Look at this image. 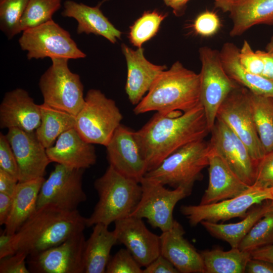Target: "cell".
<instances>
[{
  "label": "cell",
  "mask_w": 273,
  "mask_h": 273,
  "mask_svg": "<svg viewBox=\"0 0 273 273\" xmlns=\"http://www.w3.org/2000/svg\"><path fill=\"white\" fill-rule=\"evenodd\" d=\"M270 189L273 196V187L270 188ZM270 210H273V198L271 200H270Z\"/></svg>",
  "instance_id": "db71d44e"
},
{
  "label": "cell",
  "mask_w": 273,
  "mask_h": 273,
  "mask_svg": "<svg viewBox=\"0 0 273 273\" xmlns=\"http://www.w3.org/2000/svg\"><path fill=\"white\" fill-rule=\"evenodd\" d=\"M269 210L270 200L254 207L248 211L245 218L238 222L225 224L202 221L200 224L212 236L228 243L231 248H238L240 243L251 229Z\"/></svg>",
  "instance_id": "f1b7e54d"
},
{
  "label": "cell",
  "mask_w": 273,
  "mask_h": 273,
  "mask_svg": "<svg viewBox=\"0 0 273 273\" xmlns=\"http://www.w3.org/2000/svg\"><path fill=\"white\" fill-rule=\"evenodd\" d=\"M108 1V0H103V1L99 4V5H101L102 4H103L104 2H106V1ZM163 1H164V0H163Z\"/></svg>",
  "instance_id": "11a10c76"
},
{
  "label": "cell",
  "mask_w": 273,
  "mask_h": 273,
  "mask_svg": "<svg viewBox=\"0 0 273 273\" xmlns=\"http://www.w3.org/2000/svg\"><path fill=\"white\" fill-rule=\"evenodd\" d=\"M118 242L123 244L142 267L160 254V236L151 232L143 219L129 215L114 222Z\"/></svg>",
  "instance_id": "ac0fdd59"
},
{
  "label": "cell",
  "mask_w": 273,
  "mask_h": 273,
  "mask_svg": "<svg viewBox=\"0 0 273 273\" xmlns=\"http://www.w3.org/2000/svg\"><path fill=\"white\" fill-rule=\"evenodd\" d=\"M273 244V210L268 211L251 229L240 243L238 248L251 251Z\"/></svg>",
  "instance_id": "e575fe53"
},
{
  "label": "cell",
  "mask_w": 273,
  "mask_h": 273,
  "mask_svg": "<svg viewBox=\"0 0 273 273\" xmlns=\"http://www.w3.org/2000/svg\"><path fill=\"white\" fill-rule=\"evenodd\" d=\"M185 231L179 222L174 220L172 228L162 232L160 254L168 259L181 273H205L203 261L200 252L184 237Z\"/></svg>",
  "instance_id": "44dd1931"
},
{
  "label": "cell",
  "mask_w": 273,
  "mask_h": 273,
  "mask_svg": "<svg viewBox=\"0 0 273 273\" xmlns=\"http://www.w3.org/2000/svg\"><path fill=\"white\" fill-rule=\"evenodd\" d=\"M27 256L23 253H16L0 259V273H29L27 265Z\"/></svg>",
  "instance_id": "b9f144b4"
},
{
  "label": "cell",
  "mask_w": 273,
  "mask_h": 273,
  "mask_svg": "<svg viewBox=\"0 0 273 273\" xmlns=\"http://www.w3.org/2000/svg\"><path fill=\"white\" fill-rule=\"evenodd\" d=\"M272 198L270 188L251 186L236 197L208 204L182 205L180 211L195 226L202 221L217 223L236 217L244 218L252 206Z\"/></svg>",
  "instance_id": "7c38bea8"
},
{
  "label": "cell",
  "mask_w": 273,
  "mask_h": 273,
  "mask_svg": "<svg viewBox=\"0 0 273 273\" xmlns=\"http://www.w3.org/2000/svg\"><path fill=\"white\" fill-rule=\"evenodd\" d=\"M0 169L18 180V165L9 142L6 135L0 133Z\"/></svg>",
  "instance_id": "60d3db41"
},
{
  "label": "cell",
  "mask_w": 273,
  "mask_h": 273,
  "mask_svg": "<svg viewBox=\"0 0 273 273\" xmlns=\"http://www.w3.org/2000/svg\"><path fill=\"white\" fill-rule=\"evenodd\" d=\"M189 0H164V3L168 7H170L175 15L181 14Z\"/></svg>",
  "instance_id": "f907efd6"
},
{
  "label": "cell",
  "mask_w": 273,
  "mask_h": 273,
  "mask_svg": "<svg viewBox=\"0 0 273 273\" xmlns=\"http://www.w3.org/2000/svg\"><path fill=\"white\" fill-rule=\"evenodd\" d=\"M208 174V187L200 204H211L236 197L251 187L241 180L220 157L211 151Z\"/></svg>",
  "instance_id": "603a6c76"
},
{
  "label": "cell",
  "mask_w": 273,
  "mask_h": 273,
  "mask_svg": "<svg viewBox=\"0 0 273 273\" xmlns=\"http://www.w3.org/2000/svg\"><path fill=\"white\" fill-rule=\"evenodd\" d=\"M18 183L17 179L0 169V193L13 197Z\"/></svg>",
  "instance_id": "f6af8a7d"
},
{
  "label": "cell",
  "mask_w": 273,
  "mask_h": 273,
  "mask_svg": "<svg viewBox=\"0 0 273 273\" xmlns=\"http://www.w3.org/2000/svg\"><path fill=\"white\" fill-rule=\"evenodd\" d=\"M12 235L3 233L0 236V259L13 255Z\"/></svg>",
  "instance_id": "681fc988"
},
{
  "label": "cell",
  "mask_w": 273,
  "mask_h": 273,
  "mask_svg": "<svg viewBox=\"0 0 273 273\" xmlns=\"http://www.w3.org/2000/svg\"><path fill=\"white\" fill-rule=\"evenodd\" d=\"M46 151L51 162L71 168L85 169L97 162L94 144L85 141L74 128L62 133Z\"/></svg>",
  "instance_id": "7402d4cb"
},
{
  "label": "cell",
  "mask_w": 273,
  "mask_h": 273,
  "mask_svg": "<svg viewBox=\"0 0 273 273\" xmlns=\"http://www.w3.org/2000/svg\"><path fill=\"white\" fill-rule=\"evenodd\" d=\"M220 22L215 13L206 11L200 14L194 20L193 27L198 35L208 37L215 34L219 30Z\"/></svg>",
  "instance_id": "f35d334b"
},
{
  "label": "cell",
  "mask_w": 273,
  "mask_h": 273,
  "mask_svg": "<svg viewBox=\"0 0 273 273\" xmlns=\"http://www.w3.org/2000/svg\"><path fill=\"white\" fill-rule=\"evenodd\" d=\"M247 147L258 164L266 153L253 120L248 90L239 85L226 97L217 114Z\"/></svg>",
  "instance_id": "8fae6325"
},
{
  "label": "cell",
  "mask_w": 273,
  "mask_h": 273,
  "mask_svg": "<svg viewBox=\"0 0 273 273\" xmlns=\"http://www.w3.org/2000/svg\"><path fill=\"white\" fill-rule=\"evenodd\" d=\"M266 50V51L273 56V36L271 37L270 41L267 43Z\"/></svg>",
  "instance_id": "f5cc1de1"
},
{
  "label": "cell",
  "mask_w": 273,
  "mask_h": 273,
  "mask_svg": "<svg viewBox=\"0 0 273 273\" xmlns=\"http://www.w3.org/2000/svg\"><path fill=\"white\" fill-rule=\"evenodd\" d=\"M245 272L273 273V264L264 260L251 257L246 264Z\"/></svg>",
  "instance_id": "ee69618b"
},
{
  "label": "cell",
  "mask_w": 273,
  "mask_h": 273,
  "mask_svg": "<svg viewBox=\"0 0 273 273\" xmlns=\"http://www.w3.org/2000/svg\"><path fill=\"white\" fill-rule=\"evenodd\" d=\"M75 116L74 128L86 142L106 146L123 116L115 102L100 90L89 89Z\"/></svg>",
  "instance_id": "8992f818"
},
{
  "label": "cell",
  "mask_w": 273,
  "mask_h": 273,
  "mask_svg": "<svg viewBox=\"0 0 273 273\" xmlns=\"http://www.w3.org/2000/svg\"><path fill=\"white\" fill-rule=\"evenodd\" d=\"M263 63V69L261 76L273 82V56L267 51H256Z\"/></svg>",
  "instance_id": "7dc6e473"
},
{
  "label": "cell",
  "mask_w": 273,
  "mask_h": 273,
  "mask_svg": "<svg viewBox=\"0 0 273 273\" xmlns=\"http://www.w3.org/2000/svg\"><path fill=\"white\" fill-rule=\"evenodd\" d=\"M143 269L131 253L121 249L112 257L107 265V273H143Z\"/></svg>",
  "instance_id": "8d00e7d4"
},
{
  "label": "cell",
  "mask_w": 273,
  "mask_h": 273,
  "mask_svg": "<svg viewBox=\"0 0 273 273\" xmlns=\"http://www.w3.org/2000/svg\"><path fill=\"white\" fill-rule=\"evenodd\" d=\"M209 132L204 110L200 103L178 116L156 112L135 131V135L148 172L178 149L204 139Z\"/></svg>",
  "instance_id": "6da1fadb"
},
{
  "label": "cell",
  "mask_w": 273,
  "mask_h": 273,
  "mask_svg": "<svg viewBox=\"0 0 273 273\" xmlns=\"http://www.w3.org/2000/svg\"><path fill=\"white\" fill-rule=\"evenodd\" d=\"M121 50L127 64L125 92L129 102L136 105L148 93L156 78L167 67L149 62L145 58L142 48L134 50L123 43Z\"/></svg>",
  "instance_id": "ffe728a7"
},
{
  "label": "cell",
  "mask_w": 273,
  "mask_h": 273,
  "mask_svg": "<svg viewBox=\"0 0 273 273\" xmlns=\"http://www.w3.org/2000/svg\"><path fill=\"white\" fill-rule=\"evenodd\" d=\"M94 187L99 198L93 212L86 218V227L98 223L108 226L129 216L142 195L139 182L122 175L110 165L95 181Z\"/></svg>",
  "instance_id": "277c9868"
},
{
  "label": "cell",
  "mask_w": 273,
  "mask_h": 273,
  "mask_svg": "<svg viewBox=\"0 0 273 273\" xmlns=\"http://www.w3.org/2000/svg\"><path fill=\"white\" fill-rule=\"evenodd\" d=\"M83 232L62 243L27 260L30 272L84 273L83 251L85 242Z\"/></svg>",
  "instance_id": "9a60e30c"
},
{
  "label": "cell",
  "mask_w": 273,
  "mask_h": 273,
  "mask_svg": "<svg viewBox=\"0 0 273 273\" xmlns=\"http://www.w3.org/2000/svg\"><path fill=\"white\" fill-rule=\"evenodd\" d=\"M199 52L201 63L200 103L211 131L220 107L228 95L240 85L226 73L219 51L204 46L200 48Z\"/></svg>",
  "instance_id": "ba28073f"
},
{
  "label": "cell",
  "mask_w": 273,
  "mask_h": 273,
  "mask_svg": "<svg viewBox=\"0 0 273 273\" xmlns=\"http://www.w3.org/2000/svg\"><path fill=\"white\" fill-rule=\"evenodd\" d=\"M118 241L115 234L102 223L94 225L93 232L85 242L83 251L84 273L106 272L110 252Z\"/></svg>",
  "instance_id": "4316f807"
},
{
  "label": "cell",
  "mask_w": 273,
  "mask_h": 273,
  "mask_svg": "<svg viewBox=\"0 0 273 273\" xmlns=\"http://www.w3.org/2000/svg\"><path fill=\"white\" fill-rule=\"evenodd\" d=\"M86 218L76 210L68 211L46 205L36 211L12 235L13 254L27 257L57 246L84 231Z\"/></svg>",
  "instance_id": "7a4b0ae2"
},
{
  "label": "cell",
  "mask_w": 273,
  "mask_h": 273,
  "mask_svg": "<svg viewBox=\"0 0 273 273\" xmlns=\"http://www.w3.org/2000/svg\"><path fill=\"white\" fill-rule=\"evenodd\" d=\"M142 195L130 215L146 218L154 228L162 232L170 230L174 223L173 209L181 200L190 195L182 188L169 190L154 179L144 176L140 182Z\"/></svg>",
  "instance_id": "30bf717a"
},
{
  "label": "cell",
  "mask_w": 273,
  "mask_h": 273,
  "mask_svg": "<svg viewBox=\"0 0 273 273\" xmlns=\"http://www.w3.org/2000/svg\"><path fill=\"white\" fill-rule=\"evenodd\" d=\"M205 273H244L251 256L250 251L232 248L229 251L219 249L200 251Z\"/></svg>",
  "instance_id": "4dcf8cb0"
},
{
  "label": "cell",
  "mask_w": 273,
  "mask_h": 273,
  "mask_svg": "<svg viewBox=\"0 0 273 273\" xmlns=\"http://www.w3.org/2000/svg\"><path fill=\"white\" fill-rule=\"evenodd\" d=\"M173 264L161 254L148 265L143 273H178Z\"/></svg>",
  "instance_id": "7bdbcfd3"
},
{
  "label": "cell",
  "mask_w": 273,
  "mask_h": 273,
  "mask_svg": "<svg viewBox=\"0 0 273 273\" xmlns=\"http://www.w3.org/2000/svg\"><path fill=\"white\" fill-rule=\"evenodd\" d=\"M84 170L57 163L42 184L37 209L51 205L65 211L77 210L79 204L87 199L82 188Z\"/></svg>",
  "instance_id": "4fadbf2b"
},
{
  "label": "cell",
  "mask_w": 273,
  "mask_h": 273,
  "mask_svg": "<svg viewBox=\"0 0 273 273\" xmlns=\"http://www.w3.org/2000/svg\"><path fill=\"white\" fill-rule=\"evenodd\" d=\"M239 49L233 43L225 42L219 51L221 61L227 74L252 93L273 98V82L245 69L239 62Z\"/></svg>",
  "instance_id": "484cf974"
},
{
  "label": "cell",
  "mask_w": 273,
  "mask_h": 273,
  "mask_svg": "<svg viewBox=\"0 0 273 273\" xmlns=\"http://www.w3.org/2000/svg\"><path fill=\"white\" fill-rule=\"evenodd\" d=\"M6 135L17 163L18 181L43 177L51 161L35 131L27 132L12 128L8 129Z\"/></svg>",
  "instance_id": "e0dca14e"
},
{
  "label": "cell",
  "mask_w": 273,
  "mask_h": 273,
  "mask_svg": "<svg viewBox=\"0 0 273 273\" xmlns=\"http://www.w3.org/2000/svg\"><path fill=\"white\" fill-rule=\"evenodd\" d=\"M167 15L154 10L146 11L130 27L128 38L134 46L142 48L154 36Z\"/></svg>",
  "instance_id": "d6a6232c"
},
{
  "label": "cell",
  "mask_w": 273,
  "mask_h": 273,
  "mask_svg": "<svg viewBox=\"0 0 273 273\" xmlns=\"http://www.w3.org/2000/svg\"><path fill=\"white\" fill-rule=\"evenodd\" d=\"M41 122L40 105L21 88L7 92L0 105V127L34 132Z\"/></svg>",
  "instance_id": "d6986e66"
},
{
  "label": "cell",
  "mask_w": 273,
  "mask_h": 273,
  "mask_svg": "<svg viewBox=\"0 0 273 273\" xmlns=\"http://www.w3.org/2000/svg\"><path fill=\"white\" fill-rule=\"evenodd\" d=\"M210 151L209 142L204 139L193 142L170 155L145 176L173 189L182 188L190 195L195 182L203 178Z\"/></svg>",
  "instance_id": "5b68a950"
},
{
  "label": "cell",
  "mask_w": 273,
  "mask_h": 273,
  "mask_svg": "<svg viewBox=\"0 0 273 273\" xmlns=\"http://www.w3.org/2000/svg\"><path fill=\"white\" fill-rule=\"evenodd\" d=\"M43 177L17 184L13 196L12 210L4 233L14 235L37 210L39 192Z\"/></svg>",
  "instance_id": "83f0119b"
},
{
  "label": "cell",
  "mask_w": 273,
  "mask_h": 273,
  "mask_svg": "<svg viewBox=\"0 0 273 273\" xmlns=\"http://www.w3.org/2000/svg\"><path fill=\"white\" fill-rule=\"evenodd\" d=\"M106 147L109 165L140 183L147 173V167L135 131L120 124Z\"/></svg>",
  "instance_id": "2e32d148"
},
{
  "label": "cell",
  "mask_w": 273,
  "mask_h": 273,
  "mask_svg": "<svg viewBox=\"0 0 273 273\" xmlns=\"http://www.w3.org/2000/svg\"><path fill=\"white\" fill-rule=\"evenodd\" d=\"M61 6V0H29L21 19L20 32L52 20Z\"/></svg>",
  "instance_id": "836d02e7"
},
{
  "label": "cell",
  "mask_w": 273,
  "mask_h": 273,
  "mask_svg": "<svg viewBox=\"0 0 273 273\" xmlns=\"http://www.w3.org/2000/svg\"><path fill=\"white\" fill-rule=\"evenodd\" d=\"M29 0H0V28L9 39L20 33V24Z\"/></svg>",
  "instance_id": "d590c367"
},
{
  "label": "cell",
  "mask_w": 273,
  "mask_h": 273,
  "mask_svg": "<svg viewBox=\"0 0 273 273\" xmlns=\"http://www.w3.org/2000/svg\"><path fill=\"white\" fill-rule=\"evenodd\" d=\"M13 204V197L0 193V224L5 225L10 216Z\"/></svg>",
  "instance_id": "bcb514c9"
},
{
  "label": "cell",
  "mask_w": 273,
  "mask_h": 273,
  "mask_svg": "<svg viewBox=\"0 0 273 273\" xmlns=\"http://www.w3.org/2000/svg\"><path fill=\"white\" fill-rule=\"evenodd\" d=\"M51 59L52 65L38 82L43 103L76 116L85 101L80 76L69 69V59Z\"/></svg>",
  "instance_id": "52a82bcc"
},
{
  "label": "cell",
  "mask_w": 273,
  "mask_h": 273,
  "mask_svg": "<svg viewBox=\"0 0 273 273\" xmlns=\"http://www.w3.org/2000/svg\"><path fill=\"white\" fill-rule=\"evenodd\" d=\"M228 12L232 21V37L256 25L273 24V0H233Z\"/></svg>",
  "instance_id": "d4e9b609"
},
{
  "label": "cell",
  "mask_w": 273,
  "mask_h": 273,
  "mask_svg": "<svg viewBox=\"0 0 273 273\" xmlns=\"http://www.w3.org/2000/svg\"><path fill=\"white\" fill-rule=\"evenodd\" d=\"M252 258L267 261L273 264V244L250 251Z\"/></svg>",
  "instance_id": "c3c4849f"
},
{
  "label": "cell",
  "mask_w": 273,
  "mask_h": 273,
  "mask_svg": "<svg viewBox=\"0 0 273 273\" xmlns=\"http://www.w3.org/2000/svg\"><path fill=\"white\" fill-rule=\"evenodd\" d=\"M238 58L240 64L245 69L253 74L261 75L263 69L262 60L246 40H244L239 49Z\"/></svg>",
  "instance_id": "ab89813d"
},
{
  "label": "cell",
  "mask_w": 273,
  "mask_h": 273,
  "mask_svg": "<svg viewBox=\"0 0 273 273\" xmlns=\"http://www.w3.org/2000/svg\"><path fill=\"white\" fill-rule=\"evenodd\" d=\"M210 132V151L220 157L241 180L252 186L258 164L244 143L219 118H216Z\"/></svg>",
  "instance_id": "5bb4252c"
},
{
  "label": "cell",
  "mask_w": 273,
  "mask_h": 273,
  "mask_svg": "<svg viewBox=\"0 0 273 273\" xmlns=\"http://www.w3.org/2000/svg\"><path fill=\"white\" fill-rule=\"evenodd\" d=\"M216 7L223 12H228L233 0H213Z\"/></svg>",
  "instance_id": "816d5d0a"
},
{
  "label": "cell",
  "mask_w": 273,
  "mask_h": 273,
  "mask_svg": "<svg viewBox=\"0 0 273 273\" xmlns=\"http://www.w3.org/2000/svg\"><path fill=\"white\" fill-rule=\"evenodd\" d=\"M252 186L261 188L273 187V150L259 161L254 183Z\"/></svg>",
  "instance_id": "74e56055"
},
{
  "label": "cell",
  "mask_w": 273,
  "mask_h": 273,
  "mask_svg": "<svg viewBox=\"0 0 273 273\" xmlns=\"http://www.w3.org/2000/svg\"><path fill=\"white\" fill-rule=\"evenodd\" d=\"M100 5L90 7L82 3L67 0L64 3L63 17L73 18L78 23L77 33L101 35L111 43L120 39L121 32L116 28L100 10Z\"/></svg>",
  "instance_id": "cb8c5ba5"
},
{
  "label": "cell",
  "mask_w": 273,
  "mask_h": 273,
  "mask_svg": "<svg viewBox=\"0 0 273 273\" xmlns=\"http://www.w3.org/2000/svg\"><path fill=\"white\" fill-rule=\"evenodd\" d=\"M27 58L32 59L84 58L86 54L77 47L68 31L52 20L22 31L18 40Z\"/></svg>",
  "instance_id": "9c48e42d"
},
{
  "label": "cell",
  "mask_w": 273,
  "mask_h": 273,
  "mask_svg": "<svg viewBox=\"0 0 273 273\" xmlns=\"http://www.w3.org/2000/svg\"><path fill=\"white\" fill-rule=\"evenodd\" d=\"M248 92L255 127L267 153L273 150V98Z\"/></svg>",
  "instance_id": "1f68e13d"
},
{
  "label": "cell",
  "mask_w": 273,
  "mask_h": 273,
  "mask_svg": "<svg viewBox=\"0 0 273 273\" xmlns=\"http://www.w3.org/2000/svg\"><path fill=\"white\" fill-rule=\"evenodd\" d=\"M40 107L41 122L35 133L39 141L47 149L55 144L62 133L74 128L75 116L43 103Z\"/></svg>",
  "instance_id": "f546056e"
},
{
  "label": "cell",
  "mask_w": 273,
  "mask_h": 273,
  "mask_svg": "<svg viewBox=\"0 0 273 273\" xmlns=\"http://www.w3.org/2000/svg\"><path fill=\"white\" fill-rule=\"evenodd\" d=\"M200 104V77L176 61L162 71L147 94L135 105L139 115L151 111L173 116L180 115Z\"/></svg>",
  "instance_id": "3957f363"
}]
</instances>
